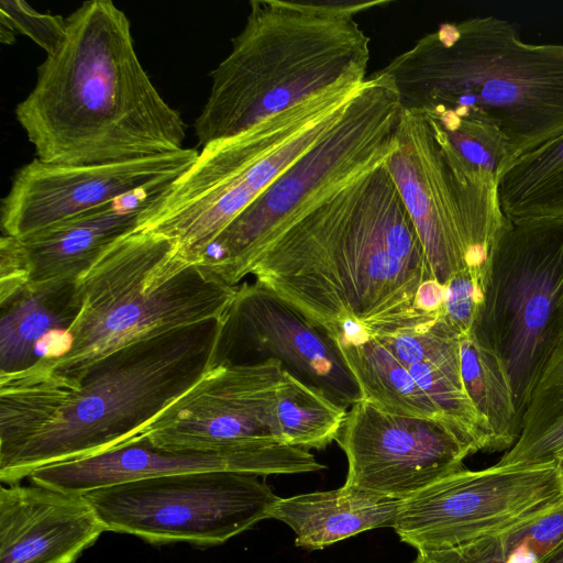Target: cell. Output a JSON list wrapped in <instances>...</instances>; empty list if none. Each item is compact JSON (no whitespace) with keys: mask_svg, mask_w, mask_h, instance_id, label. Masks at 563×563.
<instances>
[{"mask_svg":"<svg viewBox=\"0 0 563 563\" xmlns=\"http://www.w3.org/2000/svg\"><path fill=\"white\" fill-rule=\"evenodd\" d=\"M32 268L23 242L11 235L0 240V305L31 283Z\"/></svg>","mask_w":563,"mask_h":563,"instance_id":"31","label":"cell"},{"mask_svg":"<svg viewBox=\"0 0 563 563\" xmlns=\"http://www.w3.org/2000/svg\"><path fill=\"white\" fill-rule=\"evenodd\" d=\"M283 372L274 358L220 362L137 435L175 452L219 453L280 443L274 408Z\"/></svg>","mask_w":563,"mask_h":563,"instance_id":"13","label":"cell"},{"mask_svg":"<svg viewBox=\"0 0 563 563\" xmlns=\"http://www.w3.org/2000/svg\"><path fill=\"white\" fill-rule=\"evenodd\" d=\"M543 563H563V539L558 545L547 555Z\"/></svg>","mask_w":563,"mask_h":563,"instance_id":"33","label":"cell"},{"mask_svg":"<svg viewBox=\"0 0 563 563\" xmlns=\"http://www.w3.org/2000/svg\"><path fill=\"white\" fill-rule=\"evenodd\" d=\"M249 275L332 340L358 331L378 336L434 317L419 300L437 280L385 162L279 232Z\"/></svg>","mask_w":563,"mask_h":563,"instance_id":"1","label":"cell"},{"mask_svg":"<svg viewBox=\"0 0 563 563\" xmlns=\"http://www.w3.org/2000/svg\"><path fill=\"white\" fill-rule=\"evenodd\" d=\"M365 80L349 79L236 135L202 146L191 166L151 194L135 231L203 258L224 229L331 130Z\"/></svg>","mask_w":563,"mask_h":563,"instance_id":"7","label":"cell"},{"mask_svg":"<svg viewBox=\"0 0 563 563\" xmlns=\"http://www.w3.org/2000/svg\"><path fill=\"white\" fill-rule=\"evenodd\" d=\"M400 501L343 485L278 498L269 519L288 525L297 547L318 550L363 531L393 528Z\"/></svg>","mask_w":563,"mask_h":563,"instance_id":"20","label":"cell"},{"mask_svg":"<svg viewBox=\"0 0 563 563\" xmlns=\"http://www.w3.org/2000/svg\"><path fill=\"white\" fill-rule=\"evenodd\" d=\"M0 307V375L25 371L41 358L44 339L66 334L77 319L78 279L31 282Z\"/></svg>","mask_w":563,"mask_h":563,"instance_id":"21","label":"cell"},{"mask_svg":"<svg viewBox=\"0 0 563 563\" xmlns=\"http://www.w3.org/2000/svg\"><path fill=\"white\" fill-rule=\"evenodd\" d=\"M74 563H76V562H74Z\"/></svg>","mask_w":563,"mask_h":563,"instance_id":"35","label":"cell"},{"mask_svg":"<svg viewBox=\"0 0 563 563\" xmlns=\"http://www.w3.org/2000/svg\"><path fill=\"white\" fill-rule=\"evenodd\" d=\"M325 468L309 451L267 443L219 453L175 452L134 437L108 451L35 470L31 483L70 494L150 477L194 473L236 472L257 476L298 474Z\"/></svg>","mask_w":563,"mask_h":563,"instance_id":"16","label":"cell"},{"mask_svg":"<svg viewBox=\"0 0 563 563\" xmlns=\"http://www.w3.org/2000/svg\"><path fill=\"white\" fill-rule=\"evenodd\" d=\"M346 413V408L284 369L274 408L280 443L322 450L336 440Z\"/></svg>","mask_w":563,"mask_h":563,"instance_id":"27","label":"cell"},{"mask_svg":"<svg viewBox=\"0 0 563 563\" xmlns=\"http://www.w3.org/2000/svg\"><path fill=\"white\" fill-rule=\"evenodd\" d=\"M335 441L347 460L345 486L396 500L464 468L470 455L443 423L365 399L349 408Z\"/></svg>","mask_w":563,"mask_h":563,"instance_id":"15","label":"cell"},{"mask_svg":"<svg viewBox=\"0 0 563 563\" xmlns=\"http://www.w3.org/2000/svg\"><path fill=\"white\" fill-rule=\"evenodd\" d=\"M147 197L131 203L121 199L21 240L31 263V282L78 279L112 243L136 230Z\"/></svg>","mask_w":563,"mask_h":563,"instance_id":"19","label":"cell"},{"mask_svg":"<svg viewBox=\"0 0 563 563\" xmlns=\"http://www.w3.org/2000/svg\"><path fill=\"white\" fill-rule=\"evenodd\" d=\"M257 353L258 361H278L346 409L364 399L336 342L256 282L238 286L221 335Z\"/></svg>","mask_w":563,"mask_h":563,"instance_id":"17","label":"cell"},{"mask_svg":"<svg viewBox=\"0 0 563 563\" xmlns=\"http://www.w3.org/2000/svg\"><path fill=\"white\" fill-rule=\"evenodd\" d=\"M563 539V507L467 542L418 551L412 563H543Z\"/></svg>","mask_w":563,"mask_h":563,"instance_id":"26","label":"cell"},{"mask_svg":"<svg viewBox=\"0 0 563 563\" xmlns=\"http://www.w3.org/2000/svg\"><path fill=\"white\" fill-rule=\"evenodd\" d=\"M104 531L82 495L33 483L0 488V563H74Z\"/></svg>","mask_w":563,"mask_h":563,"instance_id":"18","label":"cell"},{"mask_svg":"<svg viewBox=\"0 0 563 563\" xmlns=\"http://www.w3.org/2000/svg\"><path fill=\"white\" fill-rule=\"evenodd\" d=\"M79 314L55 357L37 363L79 384L107 355L192 324L224 320L238 286L207 257L190 256L158 233L133 231L112 243L78 278Z\"/></svg>","mask_w":563,"mask_h":563,"instance_id":"5","label":"cell"},{"mask_svg":"<svg viewBox=\"0 0 563 563\" xmlns=\"http://www.w3.org/2000/svg\"><path fill=\"white\" fill-rule=\"evenodd\" d=\"M15 29L10 21L2 14H0V41L2 44L11 45L15 41Z\"/></svg>","mask_w":563,"mask_h":563,"instance_id":"32","label":"cell"},{"mask_svg":"<svg viewBox=\"0 0 563 563\" xmlns=\"http://www.w3.org/2000/svg\"><path fill=\"white\" fill-rule=\"evenodd\" d=\"M401 112L383 69L366 77L331 130L240 213L207 253L214 271L238 286L262 249L320 200L384 163L396 147Z\"/></svg>","mask_w":563,"mask_h":563,"instance_id":"8","label":"cell"},{"mask_svg":"<svg viewBox=\"0 0 563 563\" xmlns=\"http://www.w3.org/2000/svg\"><path fill=\"white\" fill-rule=\"evenodd\" d=\"M506 219L563 223V132L510 161L497 180Z\"/></svg>","mask_w":563,"mask_h":563,"instance_id":"23","label":"cell"},{"mask_svg":"<svg viewBox=\"0 0 563 563\" xmlns=\"http://www.w3.org/2000/svg\"><path fill=\"white\" fill-rule=\"evenodd\" d=\"M485 296L486 287L468 272L455 274L444 286L443 313L460 335L476 328Z\"/></svg>","mask_w":563,"mask_h":563,"instance_id":"29","label":"cell"},{"mask_svg":"<svg viewBox=\"0 0 563 563\" xmlns=\"http://www.w3.org/2000/svg\"><path fill=\"white\" fill-rule=\"evenodd\" d=\"M334 341L365 400L385 411L433 419L448 428L441 413L417 384L408 367L376 336L361 331Z\"/></svg>","mask_w":563,"mask_h":563,"instance_id":"22","label":"cell"},{"mask_svg":"<svg viewBox=\"0 0 563 563\" xmlns=\"http://www.w3.org/2000/svg\"><path fill=\"white\" fill-rule=\"evenodd\" d=\"M396 147L385 161L443 287L460 272L486 288L493 254L506 224L497 183L471 172L430 115L401 109Z\"/></svg>","mask_w":563,"mask_h":563,"instance_id":"9","label":"cell"},{"mask_svg":"<svg viewBox=\"0 0 563 563\" xmlns=\"http://www.w3.org/2000/svg\"><path fill=\"white\" fill-rule=\"evenodd\" d=\"M460 367L465 391L489 431L490 452L508 451L521 424L511 382L499 355L475 329L460 335Z\"/></svg>","mask_w":563,"mask_h":563,"instance_id":"24","label":"cell"},{"mask_svg":"<svg viewBox=\"0 0 563 563\" xmlns=\"http://www.w3.org/2000/svg\"><path fill=\"white\" fill-rule=\"evenodd\" d=\"M198 153L184 147L146 158L90 165L34 158L16 170L2 199V232L23 240L134 194H152L187 170Z\"/></svg>","mask_w":563,"mask_h":563,"instance_id":"14","label":"cell"},{"mask_svg":"<svg viewBox=\"0 0 563 563\" xmlns=\"http://www.w3.org/2000/svg\"><path fill=\"white\" fill-rule=\"evenodd\" d=\"M387 0H252L229 55L212 70L195 121L199 144L236 135L349 79H366L369 37L356 15Z\"/></svg>","mask_w":563,"mask_h":563,"instance_id":"4","label":"cell"},{"mask_svg":"<svg viewBox=\"0 0 563 563\" xmlns=\"http://www.w3.org/2000/svg\"><path fill=\"white\" fill-rule=\"evenodd\" d=\"M106 531L153 544L219 545L269 519L278 500L260 476L194 472L150 477L82 495Z\"/></svg>","mask_w":563,"mask_h":563,"instance_id":"11","label":"cell"},{"mask_svg":"<svg viewBox=\"0 0 563 563\" xmlns=\"http://www.w3.org/2000/svg\"><path fill=\"white\" fill-rule=\"evenodd\" d=\"M0 14L10 21L15 31L29 36L47 55L56 52L65 38L66 19L60 15L40 13L24 1H1Z\"/></svg>","mask_w":563,"mask_h":563,"instance_id":"30","label":"cell"},{"mask_svg":"<svg viewBox=\"0 0 563 563\" xmlns=\"http://www.w3.org/2000/svg\"><path fill=\"white\" fill-rule=\"evenodd\" d=\"M504 362L521 416L563 338V223L507 219L475 328Z\"/></svg>","mask_w":563,"mask_h":563,"instance_id":"10","label":"cell"},{"mask_svg":"<svg viewBox=\"0 0 563 563\" xmlns=\"http://www.w3.org/2000/svg\"><path fill=\"white\" fill-rule=\"evenodd\" d=\"M555 462L559 470L561 482L563 484V455L559 457Z\"/></svg>","mask_w":563,"mask_h":563,"instance_id":"34","label":"cell"},{"mask_svg":"<svg viewBox=\"0 0 563 563\" xmlns=\"http://www.w3.org/2000/svg\"><path fill=\"white\" fill-rule=\"evenodd\" d=\"M383 70L401 109L492 124L515 157L563 132V43H527L505 19L441 23Z\"/></svg>","mask_w":563,"mask_h":563,"instance_id":"3","label":"cell"},{"mask_svg":"<svg viewBox=\"0 0 563 563\" xmlns=\"http://www.w3.org/2000/svg\"><path fill=\"white\" fill-rule=\"evenodd\" d=\"M563 507L556 462L462 468L399 504L394 530L417 551L454 547Z\"/></svg>","mask_w":563,"mask_h":563,"instance_id":"12","label":"cell"},{"mask_svg":"<svg viewBox=\"0 0 563 563\" xmlns=\"http://www.w3.org/2000/svg\"><path fill=\"white\" fill-rule=\"evenodd\" d=\"M563 455V338L543 365L521 416L517 442L498 465H534Z\"/></svg>","mask_w":563,"mask_h":563,"instance_id":"25","label":"cell"},{"mask_svg":"<svg viewBox=\"0 0 563 563\" xmlns=\"http://www.w3.org/2000/svg\"><path fill=\"white\" fill-rule=\"evenodd\" d=\"M224 320L126 345L92 365L51 420L11 459L2 484L35 470L108 451L136 437L218 364Z\"/></svg>","mask_w":563,"mask_h":563,"instance_id":"6","label":"cell"},{"mask_svg":"<svg viewBox=\"0 0 563 563\" xmlns=\"http://www.w3.org/2000/svg\"><path fill=\"white\" fill-rule=\"evenodd\" d=\"M66 22L63 43L14 110L37 158L90 165L184 148L186 124L143 68L125 13L90 0Z\"/></svg>","mask_w":563,"mask_h":563,"instance_id":"2","label":"cell"},{"mask_svg":"<svg viewBox=\"0 0 563 563\" xmlns=\"http://www.w3.org/2000/svg\"><path fill=\"white\" fill-rule=\"evenodd\" d=\"M428 115L440 125L452 150L466 168L497 183L515 156L496 126L451 114Z\"/></svg>","mask_w":563,"mask_h":563,"instance_id":"28","label":"cell"}]
</instances>
